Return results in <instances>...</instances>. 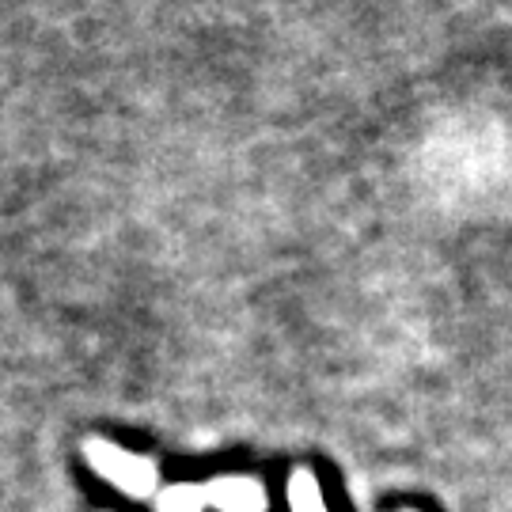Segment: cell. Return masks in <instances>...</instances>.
<instances>
[{"instance_id":"4","label":"cell","mask_w":512,"mask_h":512,"mask_svg":"<svg viewBox=\"0 0 512 512\" xmlns=\"http://www.w3.org/2000/svg\"><path fill=\"white\" fill-rule=\"evenodd\" d=\"M209 501H205V486H194V482H175L160 490L156 497V512H205Z\"/></svg>"},{"instance_id":"2","label":"cell","mask_w":512,"mask_h":512,"mask_svg":"<svg viewBox=\"0 0 512 512\" xmlns=\"http://www.w3.org/2000/svg\"><path fill=\"white\" fill-rule=\"evenodd\" d=\"M205 501L217 512H266V486L247 475H220L205 482Z\"/></svg>"},{"instance_id":"3","label":"cell","mask_w":512,"mask_h":512,"mask_svg":"<svg viewBox=\"0 0 512 512\" xmlns=\"http://www.w3.org/2000/svg\"><path fill=\"white\" fill-rule=\"evenodd\" d=\"M285 497H289V512H330L327 497H323V486H319V478L311 475L308 467H300V471L289 475Z\"/></svg>"},{"instance_id":"1","label":"cell","mask_w":512,"mask_h":512,"mask_svg":"<svg viewBox=\"0 0 512 512\" xmlns=\"http://www.w3.org/2000/svg\"><path fill=\"white\" fill-rule=\"evenodd\" d=\"M84 459L99 478H107L114 490L126 497H152L160 486V471L156 463L145 456H133L126 448H118L114 440H88L84 444Z\"/></svg>"},{"instance_id":"5","label":"cell","mask_w":512,"mask_h":512,"mask_svg":"<svg viewBox=\"0 0 512 512\" xmlns=\"http://www.w3.org/2000/svg\"><path fill=\"white\" fill-rule=\"evenodd\" d=\"M403 512H410V509H403Z\"/></svg>"}]
</instances>
